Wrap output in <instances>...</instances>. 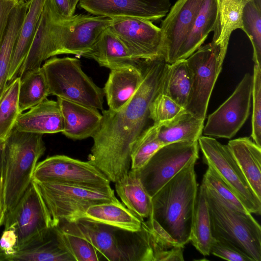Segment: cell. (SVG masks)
I'll list each match as a JSON object with an SVG mask.
<instances>
[{"instance_id": "obj_16", "label": "cell", "mask_w": 261, "mask_h": 261, "mask_svg": "<svg viewBox=\"0 0 261 261\" xmlns=\"http://www.w3.org/2000/svg\"><path fill=\"white\" fill-rule=\"evenodd\" d=\"M56 226L86 240L106 260H135L130 249L119 240L118 228L86 218L73 222L61 221Z\"/></svg>"}, {"instance_id": "obj_32", "label": "cell", "mask_w": 261, "mask_h": 261, "mask_svg": "<svg viewBox=\"0 0 261 261\" xmlns=\"http://www.w3.org/2000/svg\"><path fill=\"white\" fill-rule=\"evenodd\" d=\"M213 239L205 190L202 182L198 189L190 242L201 254L208 255Z\"/></svg>"}, {"instance_id": "obj_31", "label": "cell", "mask_w": 261, "mask_h": 261, "mask_svg": "<svg viewBox=\"0 0 261 261\" xmlns=\"http://www.w3.org/2000/svg\"><path fill=\"white\" fill-rule=\"evenodd\" d=\"M192 85V75L186 60L166 63L159 93L168 96L185 108Z\"/></svg>"}, {"instance_id": "obj_52", "label": "cell", "mask_w": 261, "mask_h": 261, "mask_svg": "<svg viewBox=\"0 0 261 261\" xmlns=\"http://www.w3.org/2000/svg\"></svg>"}, {"instance_id": "obj_1", "label": "cell", "mask_w": 261, "mask_h": 261, "mask_svg": "<svg viewBox=\"0 0 261 261\" xmlns=\"http://www.w3.org/2000/svg\"><path fill=\"white\" fill-rule=\"evenodd\" d=\"M140 61L143 77L139 88L120 110L102 111L101 124L92 137L88 161L113 182L130 170L133 146L145 129L149 107L159 93L167 63L163 58Z\"/></svg>"}, {"instance_id": "obj_44", "label": "cell", "mask_w": 261, "mask_h": 261, "mask_svg": "<svg viewBox=\"0 0 261 261\" xmlns=\"http://www.w3.org/2000/svg\"><path fill=\"white\" fill-rule=\"evenodd\" d=\"M19 0H0V43L5 34L11 13Z\"/></svg>"}, {"instance_id": "obj_49", "label": "cell", "mask_w": 261, "mask_h": 261, "mask_svg": "<svg viewBox=\"0 0 261 261\" xmlns=\"http://www.w3.org/2000/svg\"><path fill=\"white\" fill-rule=\"evenodd\" d=\"M3 142L0 143V169L2 168L3 160Z\"/></svg>"}, {"instance_id": "obj_3", "label": "cell", "mask_w": 261, "mask_h": 261, "mask_svg": "<svg viewBox=\"0 0 261 261\" xmlns=\"http://www.w3.org/2000/svg\"><path fill=\"white\" fill-rule=\"evenodd\" d=\"M42 134L18 130L14 127L3 142V208L12 210L32 181L38 160L46 149Z\"/></svg>"}, {"instance_id": "obj_25", "label": "cell", "mask_w": 261, "mask_h": 261, "mask_svg": "<svg viewBox=\"0 0 261 261\" xmlns=\"http://www.w3.org/2000/svg\"><path fill=\"white\" fill-rule=\"evenodd\" d=\"M46 0H31L12 54L8 81L18 75L29 53Z\"/></svg>"}, {"instance_id": "obj_34", "label": "cell", "mask_w": 261, "mask_h": 261, "mask_svg": "<svg viewBox=\"0 0 261 261\" xmlns=\"http://www.w3.org/2000/svg\"><path fill=\"white\" fill-rule=\"evenodd\" d=\"M19 78L18 106L21 113L46 99L49 92L41 67L27 72Z\"/></svg>"}, {"instance_id": "obj_8", "label": "cell", "mask_w": 261, "mask_h": 261, "mask_svg": "<svg viewBox=\"0 0 261 261\" xmlns=\"http://www.w3.org/2000/svg\"><path fill=\"white\" fill-rule=\"evenodd\" d=\"M198 143L203 162L225 182L247 211L260 215L261 199L250 186L228 146L206 136H201Z\"/></svg>"}, {"instance_id": "obj_22", "label": "cell", "mask_w": 261, "mask_h": 261, "mask_svg": "<svg viewBox=\"0 0 261 261\" xmlns=\"http://www.w3.org/2000/svg\"><path fill=\"white\" fill-rule=\"evenodd\" d=\"M63 127L58 102L47 99L20 113L14 126L19 131L42 135L62 133Z\"/></svg>"}, {"instance_id": "obj_11", "label": "cell", "mask_w": 261, "mask_h": 261, "mask_svg": "<svg viewBox=\"0 0 261 261\" xmlns=\"http://www.w3.org/2000/svg\"><path fill=\"white\" fill-rule=\"evenodd\" d=\"M252 84V75L246 73L232 94L208 116L204 136L230 139L236 135L249 115Z\"/></svg>"}, {"instance_id": "obj_14", "label": "cell", "mask_w": 261, "mask_h": 261, "mask_svg": "<svg viewBox=\"0 0 261 261\" xmlns=\"http://www.w3.org/2000/svg\"><path fill=\"white\" fill-rule=\"evenodd\" d=\"M5 224V228L14 227L18 249L33 237L53 226L49 213L33 181L14 208L6 213Z\"/></svg>"}, {"instance_id": "obj_36", "label": "cell", "mask_w": 261, "mask_h": 261, "mask_svg": "<svg viewBox=\"0 0 261 261\" xmlns=\"http://www.w3.org/2000/svg\"><path fill=\"white\" fill-rule=\"evenodd\" d=\"M159 124L145 128L135 142L130 153V168L137 170L144 166L163 145L158 137Z\"/></svg>"}, {"instance_id": "obj_23", "label": "cell", "mask_w": 261, "mask_h": 261, "mask_svg": "<svg viewBox=\"0 0 261 261\" xmlns=\"http://www.w3.org/2000/svg\"><path fill=\"white\" fill-rule=\"evenodd\" d=\"M82 56L92 59L99 66L110 70L137 64L126 46L109 28L102 33L91 49Z\"/></svg>"}, {"instance_id": "obj_24", "label": "cell", "mask_w": 261, "mask_h": 261, "mask_svg": "<svg viewBox=\"0 0 261 261\" xmlns=\"http://www.w3.org/2000/svg\"><path fill=\"white\" fill-rule=\"evenodd\" d=\"M227 145L250 186L261 199V147L248 137L231 140Z\"/></svg>"}, {"instance_id": "obj_18", "label": "cell", "mask_w": 261, "mask_h": 261, "mask_svg": "<svg viewBox=\"0 0 261 261\" xmlns=\"http://www.w3.org/2000/svg\"><path fill=\"white\" fill-rule=\"evenodd\" d=\"M112 21V18L106 16L77 14L62 42L59 55L82 56L91 49L102 33L110 27Z\"/></svg>"}, {"instance_id": "obj_29", "label": "cell", "mask_w": 261, "mask_h": 261, "mask_svg": "<svg viewBox=\"0 0 261 261\" xmlns=\"http://www.w3.org/2000/svg\"><path fill=\"white\" fill-rule=\"evenodd\" d=\"M115 183L116 192L125 206L143 220L149 218L152 209L151 197L135 171L130 169Z\"/></svg>"}, {"instance_id": "obj_50", "label": "cell", "mask_w": 261, "mask_h": 261, "mask_svg": "<svg viewBox=\"0 0 261 261\" xmlns=\"http://www.w3.org/2000/svg\"><path fill=\"white\" fill-rule=\"evenodd\" d=\"M254 3L259 7H261V0H253Z\"/></svg>"}, {"instance_id": "obj_48", "label": "cell", "mask_w": 261, "mask_h": 261, "mask_svg": "<svg viewBox=\"0 0 261 261\" xmlns=\"http://www.w3.org/2000/svg\"><path fill=\"white\" fill-rule=\"evenodd\" d=\"M79 1L80 0H69L70 5H71L72 12L73 13V14H74V13L75 12L76 7L77 5L78 4Z\"/></svg>"}, {"instance_id": "obj_20", "label": "cell", "mask_w": 261, "mask_h": 261, "mask_svg": "<svg viewBox=\"0 0 261 261\" xmlns=\"http://www.w3.org/2000/svg\"><path fill=\"white\" fill-rule=\"evenodd\" d=\"M74 261L59 241L55 226L33 237L9 261Z\"/></svg>"}, {"instance_id": "obj_10", "label": "cell", "mask_w": 261, "mask_h": 261, "mask_svg": "<svg viewBox=\"0 0 261 261\" xmlns=\"http://www.w3.org/2000/svg\"><path fill=\"white\" fill-rule=\"evenodd\" d=\"M198 141L178 142L162 146L142 168L135 170L152 197L186 165L198 159Z\"/></svg>"}, {"instance_id": "obj_51", "label": "cell", "mask_w": 261, "mask_h": 261, "mask_svg": "<svg viewBox=\"0 0 261 261\" xmlns=\"http://www.w3.org/2000/svg\"><path fill=\"white\" fill-rule=\"evenodd\" d=\"M23 2H24V3H26L28 4H29V3H30V2L31 1V0H21Z\"/></svg>"}, {"instance_id": "obj_39", "label": "cell", "mask_w": 261, "mask_h": 261, "mask_svg": "<svg viewBox=\"0 0 261 261\" xmlns=\"http://www.w3.org/2000/svg\"><path fill=\"white\" fill-rule=\"evenodd\" d=\"M252 76L253 109L251 137L253 141L261 147V66L254 64Z\"/></svg>"}, {"instance_id": "obj_27", "label": "cell", "mask_w": 261, "mask_h": 261, "mask_svg": "<svg viewBox=\"0 0 261 261\" xmlns=\"http://www.w3.org/2000/svg\"><path fill=\"white\" fill-rule=\"evenodd\" d=\"M219 9V0H203L183 45L179 61L186 60L203 43L214 31Z\"/></svg>"}, {"instance_id": "obj_33", "label": "cell", "mask_w": 261, "mask_h": 261, "mask_svg": "<svg viewBox=\"0 0 261 261\" xmlns=\"http://www.w3.org/2000/svg\"><path fill=\"white\" fill-rule=\"evenodd\" d=\"M252 0H220L217 21L213 41L227 49L231 33L243 30L242 15L244 8Z\"/></svg>"}, {"instance_id": "obj_19", "label": "cell", "mask_w": 261, "mask_h": 261, "mask_svg": "<svg viewBox=\"0 0 261 261\" xmlns=\"http://www.w3.org/2000/svg\"><path fill=\"white\" fill-rule=\"evenodd\" d=\"M64 122L62 133L72 140L93 137L101 124L102 115L96 109L57 97Z\"/></svg>"}, {"instance_id": "obj_35", "label": "cell", "mask_w": 261, "mask_h": 261, "mask_svg": "<svg viewBox=\"0 0 261 261\" xmlns=\"http://www.w3.org/2000/svg\"><path fill=\"white\" fill-rule=\"evenodd\" d=\"M19 83L20 78L17 76L7 85L0 98V143L8 138L21 113L18 106Z\"/></svg>"}, {"instance_id": "obj_37", "label": "cell", "mask_w": 261, "mask_h": 261, "mask_svg": "<svg viewBox=\"0 0 261 261\" xmlns=\"http://www.w3.org/2000/svg\"><path fill=\"white\" fill-rule=\"evenodd\" d=\"M242 24L243 30L253 46L254 64L261 66V7L253 0L247 3L244 8Z\"/></svg>"}, {"instance_id": "obj_41", "label": "cell", "mask_w": 261, "mask_h": 261, "mask_svg": "<svg viewBox=\"0 0 261 261\" xmlns=\"http://www.w3.org/2000/svg\"><path fill=\"white\" fill-rule=\"evenodd\" d=\"M202 181L213 189L222 199L241 210L247 211L228 186L211 167H208Z\"/></svg>"}, {"instance_id": "obj_42", "label": "cell", "mask_w": 261, "mask_h": 261, "mask_svg": "<svg viewBox=\"0 0 261 261\" xmlns=\"http://www.w3.org/2000/svg\"><path fill=\"white\" fill-rule=\"evenodd\" d=\"M210 254L229 261H253L248 255L236 247L214 238Z\"/></svg>"}, {"instance_id": "obj_13", "label": "cell", "mask_w": 261, "mask_h": 261, "mask_svg": "<svg viewBox=\"0 0 261 261\" xmlns=\"http://www.w3.org/2000/svg\"><path fill=\"white\" fill-rule=\"evenodd\" d=\"M109 28L136 61L163 58L161 29L152 21L139 18H112Z\"/></svg>"}, {"instance_id": "obj_6", "label": "cell", "mask_w": 261, "mask_h": 261, "mask_svg": "<svg viewBox=\"0 0 261 261\" xmlns=\"http://www.w3.org/2000/svg\"><path fill=\"white\" fill-rule=\"evenodd\" d=\"M41 68L49 95L102 111L104 92L83 71L75 58L53 57Z\"/></svg>"}, {"instance_id": "obj_7", "label": "cell", "mask_w": 261, "mask_h": 261, "mask_svg": "<svg viewBox=\"0 0 261 261\" xmlns=\"http://www.w3.org/2000/svg\"><path fill=\"white\" fill-rule=\"evenodd\" d=\"M226 49L214 41L201 46L186 59L192 85L185 111L205 120L209 100L221 72Z\"/></svg>"}, {"instance_id": "obj_4", "label": "cell", "mask_w": 261, "mask_h": 261, "mask_svg": "<svg viewBox=\"0 0 261 261\" xmlns=\"http://www.w3.org/2000/svg\"><path fill=\"white\" fill-rule=\"evenodd\" d=\"M202 182L213 238L236 247L253 261H261V227L259 223L251 213L236 207Z\"/></svg>"}, {"instance_id": "obj_9", "label": "cell", "mask_w": 261, "mask_h": 261, "mask_svg": "<svg viewBox=\"0 0 261 261\" xmlns=\"http://www.w3.org/2000/svg\"><path fill=\"white\" fill-rule=\"evenodd\" d=\"M76 16L63 17L53 0H46L31 46L18 72L19 77L41 68L43 61L59 55L62 42Z\"/></svg>"}, {"instance_id": "obj_30", "label": "cell", "mask_w": 261, "mask_h": 261, "mask_svg": "<svg viewBox=\"0 0 261 261\" xmlns=\"http://www.w3.org/2000/svg\"><path fill=\"white\" fill-rule=\"evenodd\" d=\"M28 7V4L19 0L11 13L5 34L0 43V98L8 85L12 54Z\"/></svg>"}, {"instance_id": "obj_5", "label": "cell", "mask_w": 261, "mask_h": 261, "mask_svg": "<svg viewBox=\"0 0 261 261\" xmlns=\"http://www.w3.org/2000/svg\"><path fill=\"white\" fill-rule=\"evenodd\" d=\"M32 181L47 208L53 226L61 221L83 218L92 205L119 201L111 186L92 187L56 181Z\"/></svg>"}, {"instance_id": "obj_43", "label": "cell", "mask_w": 261, "mask_h": 261, "mask_svg": "<svg viewBox=\"0 0 261 261\" xmlns=\"http://www.w3.org/2000/svg\"><path fill=\"white\" fill-rule=\"evenodd\" d=\"M18 250V237L14 227L5 228L0 239V260L9 261Z\"/></svg>"}, {"instance_id": "obj_38", "label": "cell", "mask_w": 261, "mask_h": 261, "mask_svg": "<svg viewBox=\"0 0 261 261\" xmlns=\"http://www.w3.org/2000/svg\"><path fill=\"white\" fill-rule=\"evenodd\" d=\"M55 227L60 242L74 261H99L100 259L98 252L86 240Z\"/></svg>"}, {"instance_id": "obj_12", "label": "cell", "mask_w": 261, "mask_h": 261, "mask_svg": "<svg viewBox=\"0 0 261 261\" xmlns=\"http://www.w3.org/2000/svg\"><path fill=\"white\" fill-rule=\"evenodd\" d=\"M32 180L56 181L92 187H109L111 182L89 161H82L64 155L51 156L37 163Z\"/></svg>"}, {"instance_id": "obj_17", "label": "cell", "mask_w": 261, "mask_h": 261, "mask_svg": "<svg viewBox=\"0 0 261 261\" xmlns=\"http://www.w3.org/2000/svg\"><path fill=\"white\" fill-rule=\"evenodd\" d=\"M77 5L96 16L139 18L151 21L166 16L171 6L170 0H80Z\"/></svg>"}, {"instance_id": "obj_40", "label": "cell", "mask_w": 261, "mask_h": 261, "mask_svg": "<svg viewBox=\"0 0 261 261\" xmlns=\"http://www.w3.org/2000/svg\"><path fill=\"white\" fill-rule=\"evenodd\" d=\"M184 109L168 96L159 93L150 104L149 117L153 124H160L173 118Z\"/></svg>"}, {"instance_id": "obj_26", "label": "cell", "mask_w": 261, "mask_h": 261, "mask_svg": "<svg viewBox=\"0 0 261 261\" xmlns=\"http://www.w3.org/2000/svg\"><path fill=\"white\" fill-rule=\"evenodd\" d=\"M83 218L130 232L140 230L144 221L120 201L92 205L87 208Z\"/></svg>"}, {"instance_id": "obj_47", "label": "cell", "mask_w": 261, "mask_h": 261, "mask_svg": "<svg viewBox=\"0 0 261 261\" xmlns=\"http://www.w3.org/2000/svg\"><path fill=\"white\" fill-rule=\"evenodd\" d=\"M6 212L3 207L0 210V226L5 222Z\"/></svg>"}, {"instance_id": "obj_28", "label": "cell", "mask_w": 261, "mask_h": 261, "mask_svg": "<svg viewBox=\"0 0 261 261\" xmlns=\"http://www.w3.org/2000/svg\"><path fill=\"white\" fill-rule=\"evenodd\" d=\"M204 121L184 109L173 118L159 124L158 138L163 145L198 141L203 131Z\"/></svg>"}, {"instance_id": "obj_21", "label": "cell", "mask_w": 261, "mask_h": 261, "mask_svg": "<svg viewBox=\"0 0 261 261\" xmlns=\"http://www.w3.org/2000/svg\"><path fill=\"white\" fill-rule=\"evenodd\" d=\"M110 70L103 90L109 109L118 111L134 95L142 82L143 75L137 64Z\"/></svg>"}, {"instance_id": "obj_2", "label": "cell", "mask_w": 261, "mask_h": 261, "mask_svg": "<svg viewBox=\"0 0 261 261\" xmlns=\"http://www.w3.org/2000/svg\"><path fill=\"white\" fill-rule=\"evenodd\" d=\"M194 161L186 165L152 197L150 216L174 243L190 242L198 184Z\"/></svg>"}, {"instance_id": "obj_15", "label": "cell", "mask_w": 261, "mask_h": 261, "mask_svg": "<svg viewBox=\"0 0 261 261\" xmlns=\"http://www.w3.org/2000/svg\"><path fill=\"white\" fill-rule=\"evenodd\" d=\"M203 0H177L161 23V39L165 62L179 61L180 53Z\"/></svg>"}, {"instance_id": "obj_45", "label": "cell", "mask_w": 261, "mask_h": 261, "mask_svg": "<svg viewBox=\"0 0 261 261\" xmlns=\"http://www.w3.org/2000/svg\"><path fill=\"white\" fill-rule=\"evenodd\" d=\"M53 2L59 13L63 17L69 18L74 15L69 0H53Z\"/></svg>"}, {"instance_id": "obj_46", "label": "cell", "mask_w": 261, "mask_h": 261, "mask_svg": "<svg viewBox=\"0 0 261 261\" xmlns=\"http://www.w3.org/2000/svg\"><path fill=\"white\" fill-rule=\"evenodd\" d=\"M3 177L2 169H0V210L3 207Z\"/></svg>"}]
</instances>
